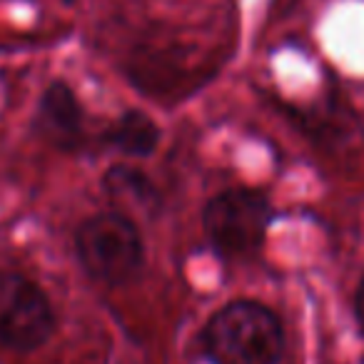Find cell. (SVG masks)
<instances>
[{"label": "cell", "instance_id": "cell-3", "mask_svg": "<svg viewBox=\"0 0 364 364\" xmlns=\"http://www.w3.org/2000/svg\"><path fill=\"white\" fill-rule=\"evenodd\" d=\"M272 223V203L250 188L223 190L203 208L208 242L223 259H245L259 252Z\"/></svg>", "mask_w": 364, "mask_h": 364}, {"label": "cell", "instance_id": "cell-6", "mask_svg": "<svg viewBox=\"0 0 364 364\" xmlns=\"http://www.w3.org/2000/svg\"><path fill=\"white\" fill-rule=\"evenodd\" d=\"M102 190L110 195L112 203L137 210L145 218H152L162 208L160 190L145 172L130 165H112L102 177Z\"/></svg>", "mask_w": 364, "mask_h": 364}, {"label": "cell", "instance_id": "cell-2", "mask_svg": "<svg viewBox=\"0 0 364 364\" xmlns=\"http://www.w3.org/2000/svg\"><path fill=\"white\" fill-rule=\"evenodd\" d=\"M75 252L92 279L120 287L137 277L145 264V245L130 215L120 210L87 218L75 232Z\"/></svg>", "mask_w": 364, "mask_h": 364}, {"label": "cell", "instance_id": "cell-5", "mask_svg": "<svg viewBox=\"0 0 364 364\" xmlns=\"http://www.w3.org/2000/svg\"><path fill=\"white\" fill-rule=\"evenodd\" d=\"M36 130L58 150L75 152L85 145V112L65 80H53L38 102Z\"/></svg>", "mask_w": 364, "mask_h": 364}, {"label": "cell", "instance_id": "cell-4", "mask_svg": "<svg viewBox=\"0 0 364 364\" xmlns=\"http://www.w3.org/2000/svg\"><path fill=\"white\" fill-rule=\"evenodd\" d=\"M55 312L41 284L16 269H0V344L36 352L55 332Z\"/></svg>", "mask_w": 364, "mask_h": 364}, {"label": "cell", "instance_id": "cell-1", "mask_svg": "<svg viewBox=\"0 0 364 364\" xmlns=\"http://www.w3.org/2000/svg\"><path fill=\"white\" fill-rule=\"evenodd\" d=\"M210 364H279L284 332L279 317L255 299H235L220 307L203 329Z\"/></svg>", "mask_w": 364, "mask_h": 364}, {"label": "cell", "instance_id": "cell-7", "mask_svg": "<svg viewBox=\"0 0 364 364\" xmlns=\"http://www.w3.org/2000/svg\"><path fill=\"white\" fill-rule=\"evenodd\" d=\"M105 145L132 160H145L160 145V127L142 110H125L105 132Z\"/></svg>", "mask_w": 364, "mask_h": 364}, {"label": "cell", "instance_id": "cell-8", "mask_svg": "<svg viewBox=\"0 0 364 364\" xmlns=\"http://www.w3.org/2000/svg\"><path fill=\"white\" fill-rule=\"evenodd\" d=\"M354 314H357V322L362 324V329H364V277L357 287V294H354Z\"/></svg>", "mask_w": 364, "mask_h": 364}, {"label": "cell", "instance_id": "cell-9", "mask_svg": "<svg viewBox=\"0 0 364 364\" xmlns=\"http://www.w3.org/2000/svg\"><path fill=\"white\" fill-rule=\"evenodd\" d=\"M65 3H73V0H65Z\"/></svg>", "mask_w": 364, "mask_h": 364}]
</instances>
